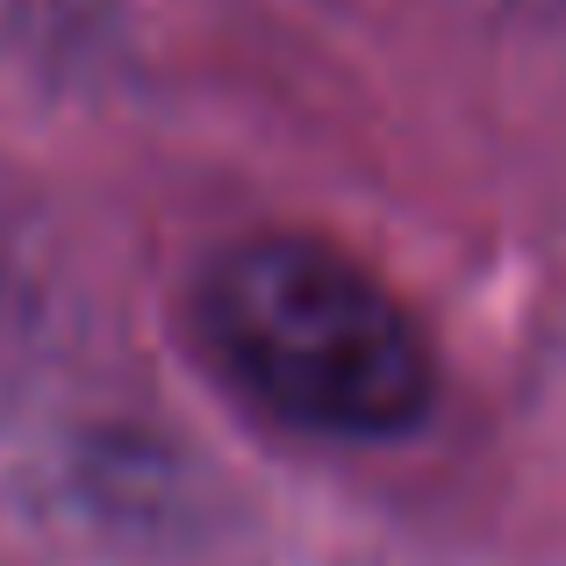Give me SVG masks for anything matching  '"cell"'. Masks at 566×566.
<instances>
[{
  "instance_id": "cell-1",
  "label": "cell",
  "mask_w": 566,
  "mask_h": 566,
  "mask_svg": "<svg viewBox=\"0 0 566 566\" xmlns=\"http://www.w3.org/2000/svg\"><path fill=\"white\" fill-rule=\"evenodd\" d=\"M201 323L244 395L323 438H395L438 395L416 316L359 259L302 230H259L222 251Z\"/></svg>"
}]
</instances>
